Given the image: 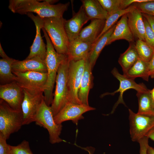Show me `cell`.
I'll use <instances>...</instances> for the list:
<instances>
[{
  "mask_svg": "<svg viewBox=\"0 0 154 154\" xmlns=\"http://www.w3.org/2000/svg\"><path fill=\"white\" fill-rule=\"evenodd\" d=\"M10 0L9 9L13 13L27 15L29 13H35L43 19L63 17L70 5L69 2L51 5L46 0Z\"/></svg>",
  "mask_w": 154,
  "mask_h": 154,
  "instance_id": "cell-1",
  "label": "cell"
},
{
  "mask_svg": "<svg viewBox=\"0 0 154 154\" xmlns=\"http://www.w3.org/2000/svg\"><path fill=\"white\" fill-rule=\"evenodd\" d=\"M46 42V53L44 61L47 68V78L44 92V100L48 106L53 100V90L59 66L68 56L57 53L46 32L42 29Z\"/></svg>",
  "mask_w": 154,
  "mask_h": 154,
  "instance_id": "cell-2",
  "label": "cell"
},
{
  "mask_svg": "<svg viewBox=\"0 0 154 154\" xmlns=\"http://www.w3.org/2000/svg\"><path fill=\"white\" fill-rule=\"evenodd\" d=\"M43 19V28L48 34L56 52L67 56L70 41L65 28L66 20L63 17Z\"/></svg>",
  "mask_w": 154,
  "mask_h": 154,
  "instance_id": "cell-3",
  "label": "cell"
},
{
  "mask_svg": "<svg viewBox=\"0 0 154 154\" xmlns=\"http://www.w3.org/2000/svg\"><path fill=\"white\" fill-rule=\"evenodd\" d=\"M38 125L46 129L49 135V141L52 144L64 141L60 135L62 129V124L56 123L50 106H48L44 99L42 102L34 119Z\"/></svg>",
  "mask_w": 154,
  "mask_h": 154,
  "instance_id": "cell-4",
  "label": "cell"
},
{
  "mask_svg": "<svg viewBox=\"0 0 154 154\" xmlns=\"http://www.w3.org/2000/svg\"><path fill=\"white\" fill-rule=\"evenodd\" d=\"M69 61L68 57L60 64L58 69L54 98L50 106L54 117L68 103L67 74Z\"/></svg>",
  "mask_w": 154,
  "mask_h": 154,
  "instance_id": "cell-5",
  "label": "cell"
},
{
  "mask_svg": "<svg viewBox=\"0 0 154 154\" xmlns=\"http://www.w3.org/2000/svg\"><path fill=\"white\" fill-rule=\"evenodd\" d=\"M23 125L22 112L12 109L4 100H0V134L7 140L17 132Z\"/></svg>",
  "mask_w": 154,
  "mask_h": 154,
  "instance_id": "cell-6",
  "label": "cell"
},
{
  "mask_svg": "<svg viewBox=\"0 0 154 154\" xmlns=\"http://www.w3.org/2000/svg\"><path fill=\"white\" fill-rule=\"evenodd\" d=\"M85 63L84 60L74 61L69 59L67 74L68 102L82 104L78 99V92Z\"/></svg>",
  "mask_w": 154,
  "mask_h": 154,
  "instance_id": "cell-7",
  "label": "cell"
},
{
  "mask_svg": "<svg viewBox=\"0 0 154 154\" xmlns=\"http://www.w3.org/2000/svg\"><path fill=\"white\" fill-rule=\"evenodd\" d=\"M129 112L131 137L138 142L154 126V116L135 113L130 109Z\"/></svg>",
  "mask_w": 154,
  "mask_h": 154,
  "instance_id": "cell-8",
  "label": "cell"
},
{
  "mask_svg": "<svg viewBox=\"0 0 154 154\" xmlns=\"http://www.w3.org/2000/svg\"><path fill=\"white\" fill-rule=\"evenodd\" d=\"M24 98L21 105L23 125L34 121V117L42 102L44 99V92L23 89Z\"/></svg>",
  "mask_w": 154,
  "mask_h": 154,
  "instance_id": "cell-9",
  "label": "cell"
},
{
  "mask_svg": "<svg viewBox=\"0 0 154 154\" xmlns=\"http://www.w3.org/2000/svg\"><path fill=\"white\" fill-rule=\"evenodd\" d=\"M13 73L17 77V83L23 89L44 92L47 80V72L28 71Z\"/></svg>",
  "mask_w": 154,
  "mask_h": 154,
  "instance_id": "cell-10",
  "label": "cell"
},
{
  "mask_svg": "<svg viewBox=\"0 0 154 154\" xmlns=\"http://www.w3.org/2000/svg\"><path fill=\"white\" fill-rule=\"evenodd\" d=\"M111 73L119 81V88L117 90L113 92L105 93L103 94L101 96V97L102 98L106 95L113 96L116 93H119L118 99L114 104L111 114L114 112L119 104H122L126 106L123 98V94L125 91L131 89L135 90L137 92H146L149 90L143 83L137 84L135 82L134 79L128 78L123 74H121L116 68L113 69L111 71Z\"/></svg>",
  "mask_w": 154,
  "mask_h": 154,
  "instance_id": "cell-11",
  "label": "cell"
},
{
  "mask_svg": "<svg viewBox=\"0 0 154 154\" xmlns=\"http://www.w3.org/2000/svg\"><path fill=\"white\" fill-rule=\"evenodd\" d=\"M95 110V108L89 105L68 102L54 117V121L58 124H62L64 121L71 120L77 125L79 120L84 119L83 114Z\"/></svg>",
  "mask_w": 154,
  "mask_h": 154,
  "instance_id": "cell-12",
  "label": "cell"
},
{
  "mask_svg": "<svg viewBox=\"0 0 154 154\" xmlns=\"http://www.w3.org/2000/svg\"><path fill=\"white\" fill-rule=\"evenodd\" d=\"M22 88L16 81L0 85V98L12 109L22 112L21 105L24 98Z\"/></svg>",
  "mask_w": 154,
  "mask_h": 154,
  "instance_id": "cell-13",
  "label": "cell"
},
{
  "mask_svg": "<svg viewBox=\"0 0 154 154\" xmlns=\"http://www.w3.org/2000/svg\"><path fill=\"white\" fill-rule=\"evenodd\" d=\"M27 15L34 23L36 34L33 44L30 47L29 54L26 59L37 57L44 61L46 53V45L44 43L41 34V30L43 27V19L37 15H35L32 13H28Z\"/></svg>",
  "mask_w": 154,
  "mask_h": 154,
  "instance_id": "cell-14",
  "label": "cell"
},
{
  "mask_svg": "<svg viewBox=\"0 0 154 154\" xmlns=\"http://www.w3.org/2000/svg\"><path fill=\"white\" fill-rule=\"evenodd\" d=\"M90 20L82 5L72 18L66 20L65 28L69 41L78 37L83 26Z\"/></svg>",
  "mask_w": 154,
  "mask_h": 154,
  "instance_id": "cell-15",
  "label": "cell"
},
{
  "mask_svg": "<svg viewBox=\"0 0 154 154\" xmlns=\"http://www.w3.org/2000/svg\"><path fill=\"white\" fill-rule=\"evenodd\" d=\"M92 44L78 38L70 41L67 55L68 58L74 61L88 59Z\"/></svg>",
  "mask_w": 154,
  "mask_h": 154,
  "instance_id": "cell-16",
  "label": "cell"
},
{
  "mask_svg": "<svg viewBox=\"0 0 154 154\" xmlns=\"http://www.w3.org/2000/svg\"><path fill=\"white\" fill-rule=\"evenodd\" d=\"M92 70L88 59L85 60L84 71L78 91V97L82 104L87 105H89V94L93 85Z\"/></svg>",
  "mask_w": 154,
  "mask_h": 154,
  "instance_id": "cell-17",
  "label": "cell"
},
{
  "mask_svg": "<svg viewBox=\"0 0 154 154\" xmlns=\"http://www.w3.org/2000/svg\"><path fill=\"white\" fill-rule=\"evenodd\" d=\"M127 14L128 24L134 38L145 41V27L142 13L135 7Z\"/></svg>",
  "mask_w": 154,
  "mask_h": 154,
  "instance_id": "cell-18",
  "label": "cell"
},
{
  "mask_svg": "<svg viewBox=\"0 0 154 154\" xmlns=\"http://www.w3.org/2000/svg\"><path fill=\"white\" fill-rule=\"evenodd\" d=\"M127 14L122 16L116 24L107 45L110 44L115 41L120 39L125 40L130 43L134 41V37L128 24Z\"/></svg>",
  "mask_w": 154,
  "mask_h": 154,
  "instance_id": "cell-19",
  "label": "cell"
},
{
  "mask_svg": "<svg viewBox=\"0 0 154 154\" xmlns=\"http://www.w3.org/2000/svg\"><path fill=\"white\" fill-rule=\"evenodd\" d=\"M105 22V20H91L88 25L82 29L77 38L83 41L93 44L97 39L102 31Z\"/></svg>",
  "mask_w": 154,
  "mask_h": 154,
  "instance_id": "cell-20",
  "label": "cell"
},
{
  "mask_svg": "<svg viewBox=\"0 0 154 154\" xmlns=\"http://www.w3.org/2000/svg\"><path fill=\"white\" fill-rule=\"evenodd\" d=\"M12 72H25L36 71L47 72V68L44 61L37 57L19 61L16 60L12 66Z\"/></svg>",
  "mask_w": 154,
  "mask_h": 154,
  "instance_id": "cell-21",
  "label": "cell"
},
{
  "mask_svg": "<svg viewBox=\"0 0 154 154\" xmlns=\"http://www.w3.org/2000/svg\"><path fill=\"white\" fill-rule=\"evenodd\" d=\"M82 6L90 20L93 19L106 20L108 13L104 9L98 0H82Z\"/></svg>",
  "mask_w": 154,
  "mask_h": 154,
  "instance_id": "cell-22",
  "label": "cell"
},
{
  "mask_svg": "<svg viewBox=\"0 0 154 154\" xmlns=\"http://www.w3.org/2000/svg\"><path fill=\"white\" fill-rule=\"evenodd\" d=\"M116 24L93 43L88 58L92 69L102 50L107 45L108 40L114 31Z\"/></svg>",
  "mask_w": 154,
  "mask_h": 154,
  "instance_id": "cell-23",
  "label": "cell"
},
{
  "mask_svg": "<svg viewBox=\"0 0 154 154\" xmlns=\"http://www.w3.org/2000/svg\"><path fill=\"white\" fill-rule=\"evenodd\" d=\"M139 58L135 45L130 43L126 50L120 54L118 60L122 68L123 74H125Z\"/></svg>",
  "mask_w": 154,
  "mask_h": 154,
  "instance_id": "cell-24",
  "label": "cell"
},
{
  "mask_svg": "<svg viewBox=\"0 0 154 154\" xmlns=\"http://www.w3.org/2000/svg\"><path fill=\"white\" fill-rule=\"evenodd\" d=\"M136 96L138 102L137 113L154 116V101L150 93V90L137 92Z\"/></svg>",
  "mask_w": 154,
  "mask_h": 154,
  "instance_id": "cell-25",
  "label": "cell"
},
{
  "mask_svg": "<svg viewBox=\"0 0 154 154\" xmlns=\"http://www.w3.org/2000/svg\"><path fill=\"white\" fill-rule=\"evenodd\" d=\"M16 60L10 58L0 59V81L1 85L16 81L17 77L13 73L12 66Z\"/></svg>",
  "mask_w": 154,
  "mask_h": 154,
  "instance_id": "cell-26",
  "label": "cell"
},
{
  "mask_svg": "<svg viewBox=\"0 0 154 154\" xmlns=\"http://www.w3.org/2000/svg\"><path fill=\"white\" fill-rule=\"evenodd\" d=\"M148 62L139 58L137 62L123 74L127 77L134 79L140 77L148 81L149 77L148 70Z\"/></svg>",
  "mask_w": 154,
  "mask_h": 154,
  "instance_id": "cell-27",
  "label": "cell"
},
{
  "mask_svg": "<svg viewBox=\"0 0 154 154\" xmlns=\"http://www.w3.org/2000/svg\"><path fill=\"white\" fill-rule=\"evenodd\" d=\"M135 7L134 6L131 5L125 9L108 14L105 20L104 29L97 39L115 25L119 18L132 11Z\"/></svg>",
  "mask_w": 154,
  "mask_h": 154,
  "instance_id": "cell-28",
  "label": "cell"
},
{
  "mask_svg": "<svg viewBox=\"0 0 154 154\" xmlns=\"http://www.w3.org/2000/svg\"><path fill=\"white\" fill-rule=\"evenodd\" d=\"M135 46L139 58L148 62L154 54L153 49L145 41L140 40L136 41Z\"/></svg>",
  "mask_w": 154,
  "mask_h": 154,
  "instance_id": "cell-29",
  "label": "cell"
},
{
  "mask_svg": "<svg viewBox=\"0 0 154 154\" xmlns=\"http://www.w3.org/2000/svg\"><path fill=\"white\" fill-rule=\"evenodd\" d=\"M123 0H98L108 14L125 9Z\"/></svg>",
  "mask_w": 154,
  "mask_h": 154,
  "instance_id": "cell-30",
  "label": "cell"
},
{
  "mask_svg": "<svg viewBox=\"0 0 154 154\" xmlns=\"http://www.w3.org/2000/svg\"><path fill=\"white\" fill-rule=\"evenodd\" d=\"M10 154H33L30 149L29 142L23 141L16 146L9 145Z\"/></svg>",
  "mask_w": 154,
  "mask_h": 154,
  "instance_id": "cell-31",
  "label": "cell"
},
{
  "mask_svg": "<svg viewBox=\"0 0 154 154\" xmlns=\"http://www.w3.org/2000/svg\"><path fill=\"white\" fill-rule=\"evenodd\" d=\"M131 5L134 6L142 13L154 16V0H148L146 2L135 3Z\"/></svg>",
  "mask_w": 154,
  "mask_h": 154,
  "instance_id": "cell-32",
  "label": "cell"
},
{
  "mask_svg": "<svg viewBox=\"0 0 154 154\" xmlns=\"http://www.w3.org/2000/svg\"><path fill=\"white\" fill-rule=\"evenodd\" d=\"M143 18L145 27V42L154 50V33L147 20L144 17Z\"/></svg>",
  "mask_w": 154,
  "mask_h": 154,
  "instance_id": "cell-33",
  "label": "cell"
},
{
  "mask_svg": "<svg viewBox=\"0 0 154 154\" xmlns=\"http://www.w3.org/2000/svg\"><path fill=\"white\" fill-rule=\"evenodd\" d=\"M6 140L0 134V154H10L9 145L7 144Z\"/></svg>",
  "mask_w": 154,
  "mask_h": 154,
  "instance_id": "cell-34",
  "label": "cell"
},
{
  "mask_svg": "<svg viewBox=\"0 0 154 154\" xmlns=\"http://www.w3.org/2000/svg\"><path fill=\"white\" fill-rule=\"evenodd\" d=\"M149 138L145 136L141 139L138 142L140 146V154H147L149 145Z\"/></svg>",
  "mask_w": 154,
  "mask_h": 154,
  "instance_id": "cell-35",
  "label": "cell"
},
{
  "mask_svg": "<svg viewBox=\"0 0 154 154\" xmlns=\"http://www.w3.org/2000/svg\"><path fill=\"white\" fill-rule=\"evenodd\" d=\"M149 74L151 78H154V53L150 61L148 62Z\"/></svg>",
  "mask_w": 154,
  "mask_h": 154,
  "instance_id": "cell-36",
  "label": "cell"
},
{
  "mask_svg": "<svg viewBox=\"0 0 154 154\" xmlns=\"http://www.w3.org/2000/svg\"><path fill=\"white\" fill-rule=\"evenodd\" d=\"M142 14L149 23L154 33V16L144 13Z\"/></svg>",
  "mask_w": 154,
  "mask_h": 154,
  "instance_id": "cell-37",
  "label": "cell"
},
{
  "mask_svg": "<svg viewBox=\"0 0 154 154\" xmlns=\"http://www.w3.org/2000/svg\"><path fill=\"white\" fill-rule=\"evenodd\" d=\"M146 136L154 141V126L148 132Z\"/></svg>",
  "mask_w": 154,
  "mask_h": 154,
  "instance_id": "cell-38",
  "label": "cell"
},
{
  "mask_svg": "<svg viewBox=\"0 0 154 154\" xmlns=\"http://www.w3.org/2000/svg\"><path fill=\"white\" fill-rule=\"evenodd\" d=\"M0 56L3 59H7L10 58L4 52L1 46V43H0Z\"/></svg>",
  "mask_w": 154,
  "mask_h": 154,
  "instance_id": "cell-39",
  "label": "cell"
},
{
  "mask_svg": "<svg viewBox=\"0 0 154 154\" xmlns=\"http://www.w3.org/2000/svg\"><path fill=\"white\" fill-rule=\"evenodd\" d=\"M80 147L88 151L89 154H93L95 150V148L92 147H86L84 148Z\"/></svg>",
  "mask_w": 154,
  "mask_h": 154,
  "instance_id": "cell-40",
  "label": "cell"
},
{
  "mask_svg": "<svg viewBox=\"0 0 154 154\" xmlns=\"http://www.w3.org/2000/svg\"><path fill=\"white\" fill-rule=\"evenodd\" d=\"M147 154H154V148L149 145L147 149Z\"/></svg>",
  "mask_w": 154,
  "mask_h": 154,
  "instance_id": "cell-41",
  "label": "cell"
},
{
  "mask_svg": "<svg viewBox=\"0 0 154 154\" xmlns=\"http://www.w3.org/2000/svg\"><path fill=\"white\" fill-rule=\"evenodd\" d=\"M47 2L49 4L51 5H53V4L58 1V0H46Z\"/></svg>",
  "mask_w": 154,
  "mask_h": 154,
  "instance_id": "cell-42",
  "label": "cell"
},
{
  "mask_svg": "<svg viewBox=\"0 0 154 154\" xmlns=\"http://www.w3.org/2000/svg\"><path fill=\"white\" fill-rule=\"evenodd\" d=\"M150 93L154 101V88L151 90H150Z\"/></svg>",
  "mask_w": 154,
  "mask_h": 154,
  "instance_id": "cell-43",
  "label": "cell"
}]
</instances>
